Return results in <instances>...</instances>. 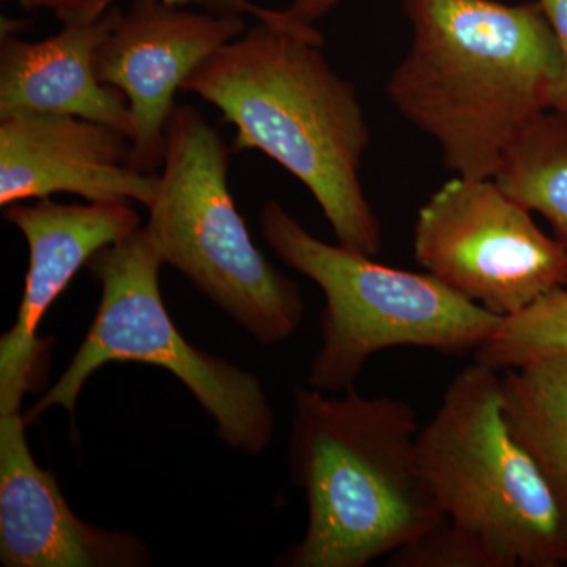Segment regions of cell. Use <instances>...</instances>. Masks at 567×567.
I'll use <instances>...</instances> for the list:
<instances>
[{
	"label": "cell",
	"mask_w": 567,
	"mask_h": 567,
	"mask_svg": "<svg viewBox=\"0 0 567 567\" xmlns=\"http://www.w3.org/2000/svg\"><path fill=\"white\" fill-rule=\"evenodd\" d=\"M322 33L284 10L219 48L185 81L237 130L233 153L259 151L303 183L338 244L375 257L379 216L365 196L361 164L371 144L357 89L322 52Z\"/></svg>",
	"instance_id": "obj_1"
},
{
	"label": "cell",
	"mask_w": 567,
	"mask_h": 567,
	"mask_svg": "<svg viewBox=\"0 0 567 567\" xmlns=\"http://www.w3.org/2000/svg\"><path fill=\"white\" fill-rule=\"evenodd\" d=\"M409 51L386 82L402 117L451 173L494 178L529 122L550 107L557 35L539 0H405Z\"/></svg>",
	"instance_id": "obj_2"
},
{
	"label": "cell",
	"mask_w": 567,
	"mask_h": 567,
	"mask_svg": "<svg viewBox=\"0 0 567 567\" xmlns=\"http://www.w3.org/2000/svg\"><path fill=\"white\" fill-rule=\"evenodd\" d=\"M289 458L308 527L284 567H364L445 520L417 451L415 409L357 390L295 388Z\"/></svg>",
	"instance_id": "obj_3"
},
{
	"label": "cell",
	"mask_w": 567,
	"mask_h": 567,
	"mask_svg": "<svg viewBox=\"0 0 567 567\" xmlns=\"http://www.w3.org/2000/svg\"><path fill=\"white\" fill-rule=\"evenodd\" d=\"M260 223L276 256L315 281L327 300L322 344L308 375V385L322 393L352 390L369 358L395 347L476 352L502 322L434 276L324 244L278 200L264 205Z\"/></svg>",
	"instance_id": "obj_4"
},
{
	"label": "cell",
	"mask_w": 567,
	"mask_h": 567,
	"mask_svg": "<svg viewBox=\"0 0 567 567\" xmlns=\"http://www.w3.org/2000/svg\"><path fill=\"white\" fill-rule=\"evenodd\" d=\"M417 451L443 516L483 537L506 567L567 565V518L507 427L499 371L477 361L462 369Z\"/></svg>",
	"instance_id": "obj_5"
},
{
	"label": "cell",
	"mask_w": 567,
	"mask_h": 567,
	"mask_svg": "<svg viewBox=\"0 0 567 567\" xmlns=\"http://www.w3.org/2000/svg\"><path fill=\"white\" fill-rule=\"evenodd\" d=\"M233 148L193 106H177L166 130L159 192L148 237L197 290L262 346L300 327L305 301L292 279L254 245L229 189Z\"/></svg>",
	"instance_id": "obj_6"
},
{
	"label": "cell",
	"mask_w": 567,
	"mask_h": 567,
	"mask_svg": "<svg viewBox=\"0 0 567 567\" xmlns=\"http://www.w3.org/2000/svg\"><path fill=\"white\" fill-rule=\"evenodd\" d=\"M162 254L147 230L106 246L89 260L102 300L80 350L61 379L24 415L25 424L52 406L73 413L82 386L107 363L159 365L192 391L234 450L260 454L274 439L275 412L251 372L186 342L167 315L159 270Z\"/></svg>",
	"instance_id": "obj_7"
},
{
	"label": "cell",
	"mask_w": 567,
	"mask_h": 567,
	"mask_svg": "<svg viewBox=\"0 0 567 567\" xmlns=\"http://www.w3.org/2000/svg\"><path fill=\"white\" fill-rule=\"evenodd\" d=\"M413 254L425 274L498 317L567 286V249L494 178L457 177L417 212Z\"/></svg>",
	"instance_id": "obj_8"
},
{
	"label": "cell",
	"mask_w": 567,
	"mask_h": 567,
	"mask_svg": "<svg viewBox=\"0 0 567 567\" xmlns=\"http://www.w3.org/2000/svg\"><path fill=\"white\" fill-rule=\"evenodd\" d=\"M246 32L240 14L194 13L163 0H133L93 58L102 84L118 89L133 118L132 166H163L175 93L219 48Z\"/></svg>",
	"instance_id": "obj_9"
},
{
	"label": "cell",
	"mask_w": 567,
	"mask_h": 567,
	"mask_svg": "<svg viewBox=\"0 0 567 567\" xmlns=\"http://www.w3.org/2000/svg\"><path fill=\"white\" fill-rule=\"evenodd\" d=\"M132 141L106 123L62 112L0 115V204L70 193L89 203H137L151 208L159 175L132 166Z\"/></svg>",
	"instance_id": "obj_10"
},
{
	"label": "cell",
	"mask_w": 567,
	"mask_h": 567,
	"mask_svg": "<svg viewBox=\"0 0 567 567\" xmlns=\"http://www.w3.org/2000/svg\"><path fill=\"white\" fill-rule=\"evenodd\" d=\"M3 218L17 226L29 246V270L17 322L0 338V415L21 410L37 383V368L48 349L37 330L73 276L96 252L141 229L130 203L65 205L40 199L10 204Z\"/></svg>",
	"instance_id": "obj_11"
},
{
	"label": "cell",
	"mask_w": 567,
	"mask_h": 567,
	"mask_svg": "<svg viewBox=\"0 0 567 567\" xmlns=\"http://www.w3.org/2000/svg\"><path fill=\"white\" fill-rule=\"evenodd\" d=\"M18 412L0 415V563L6 567H141L151 551L136 536L85 524L54 473L40 468Z\"/></svg>",
	"instance_id": "obj_12"
},
{
	"label": "cell",
	"mask_w": 567,
	"mask_h": 567,
	"mask_svg": "<svg viewBox=\"0 0 567 567\" xmlns=\"http://www.w3.org/2000/svg\"><path fill=\"white\" fill-rule=\"evenodd\" d=\"M121 11L111 9L96 21L63 25L40 41L0 39V115L14 111L62 112L121 130L132 141L128 100L102 84L93 69L96 48Z\"/></svg>",
	"instance_id": "obj_13"
},
{
	"label": "cell",
	"mask_w": 567,
	"mask_h": 567,
	"mask_svg": "<svg viewBox=\"0 0 567 567\" xmlns=\"http://www.w3.org/2000/svg\"><path fill=\"white\" fill-rule=\"evenodd\" d=\"M503 372L507 427L539 466L567 518V353Z\"/></svg>",
	"instance_id": "obj_14"
},
{
	"label": "cell",
	"mask_w": 567,
	"mask_h": 567,
	"mask_svg": "<svg viewBox=\"0 0 567 567\" xmlns=\"http://www.w3.org/2000/svg\"><path fill=\"white\" fill-rule=\"evenodd\" d=\"M494 181L522 207L539 213L567 249V115L546 111L503 156Z\"/></svg>",
	"instance_id": "obj_15"
},
{
	"label": "cell",
	"mask_w": 567,
	"mask_h": 567,
	"mask_svg": "<svg viewBox=\"0 0 567 567\" xmlns=\"http://www.w3.org/2000/svg\"><path fill=\"white\" fill-rule=\"evenodd\" d=\"M567 353V286L540 297L516 316L503 317L476 350V361L496 371Z\"/></svg>",
	"instance_id": "obj_16"
},
{
	"label": "cell",
	"mask_w": 567,
	"mask_h": 567,
	"mask_svg": "<svg viewBox=\"0 0 567 567\" xmlns=\"http://www.w3.org/2000/svg\"><path fill=\"white\" fill-rule=\"evenodd\" d=\"M390 567H506L483 537L450 518L390 555Z\"/></svg>",
	"instance_id": "obj_17"
},
{
	"label": "cell",
	"mask_w": 567,
	"mask_h": 567,
	"mask_svg": "<svg viewBox=\"0 0 567 567\" xmlns=\"http://www.w3.org/2000/svg\"><path fill=\"white\" fill-rule=\"evenodd\" d=\"M557 35L559 74L550 95V111L567 115V0H539Z\"/></svg>",
	"instance_id": "obj_18"
},
{
	"label": "cell",
	"mask_w": 567,
	"mask_h": 567,
	"mask_svg": "<svg viewBox=\"0 0 567 567\" xmlns=\"http://www.w3.org/2000/svg\"><path fill=\"white\" fill-rule=\"evenodd\" d=\"M112 0H24L28 10H50L63 25L85 24L102 18Z\"/></svg>",
	"instance_id": "obj_19"
},
{
	"label": "cell",
	"mask_w": 567,
	"mask_h": 567,
	"mask_svg": "<svg viewBox=\"0 0 567 567\" xmlns=\"http://www.w3.org/2000/svg\"><path fill=\"white\" fill-rule=\"evenodd\" d=\"M169 6H199L215 14H251L257 21L275 22L281 20L284 11L268 10L249 0H163Z\"/></svg>",
	"instance_id": "obj_20"
},
{
	"label": "cell",
	"mask_w": 567,
	"mask_h": 567,
	"mask_svg": "<svg viewBox=\"0 0 567 567\" xmlns=\"http://www.w3.org/2000/svg\"><path fill=\"white\" fill-rule=\"evenodd\" d=\"M339 2L341 0H293L287 11L298 21L315 25L317 20L333 10Z\"/></svg>",
	"instance_id": "obj_21"
},
{
	"label": "cell",
	"mask_w": 567,
	"mask_h": 567,
	"mask_svg": "<svg viewBox=\"0 0 567 567\" xmlns=\"http://www.w3.org/2000/svg\"><path fill=\"white\" fill-rule=\"evenodd\" d=\"M0 29H2V37H17L18 32H21L24 29V22L20 20H11V18L2 17V21H0ZM0 37V39H2Z\"/></svg>",
	"instance_id": "obj_22"
},
{
	"label": "cell",
	"mask_w": 567,
	"mask_h": 567,
	"mask_svg": "<svg viewBox=\"0 0 567 567\" xmlns=\"http://www.w3.org/2000/svg\"><path fill=\"white\" fill-rule=\"evenodd\" d=\"M22 2H24V0H20L21 6H22Z\"/></svg>",
	"instance_id": "obj_23"
}]
</instances>
